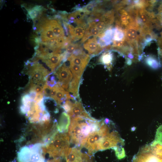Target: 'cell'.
Returning <instances> with one entry per match:
<instances>
[{
  "label": "cell",
  "instance_id": "1",
  "mask_svg": "<svg viewBox=\"0 0 162 162\" xmlns=\"http://www.w3.org/2000/svg\"><path fill=\"white\" fill-rule=\"evenodd\" d=\"M99 129L97 120L94 118L87 119L80 117L71 118L68 135L70 143L79 147L92 133Z\"/></svg>",
  "mask_w": 162,
  "mask_h": 162
},
{
  "label": "cell",
  "instance_id": "2",
  "mask_svg": "<svg viewBox=\"0 0 162 162\" xmlns=\"http://www.w3.org/2000/svg\"><path fill=\"white\" fill-rule=\"evenodd\" d=\"M70 142L68 134L58 132L51 142L46 146V152L51 157L65 156L70 148Z\"/></svg>",
  "mask_w": 162,
  "mask_h": 162
},
{
  "label": "cell",
  "instance_id": "3",
  "mask_svg": "<svg viewBox=\"0 0 162 162\" xmlns=\"http://www.w3.org/2000/svg\"><path fill=\"white\" fill-rule=\"evenodd\" d=\"M26 73L29 76V82L44 86L48 76L51 73L40 63L34 62L27 68Z\"/></svg>",
  "mask_w": 162,
  "mask_h": 162
},
{
  "label": "cell",
  "instance_id": "4",
  "mask_svg": "<svg viewBox=\"0 0 162 162\" xmlns=\"http://www.w3.org/2000/svg\"><path fill=\"white\" fill-rule=\"evenodd\" d=\"M124 141L117 131L113 130L107 136L100 139L98 144V151H104L117 146H123L124 144Z\"/></svg>",
  "mask_w": 162,
  "mask_h": 162
},
{
  "label": "cell",
  "instance_id": "5",
  "mask_svg": "<svg viewBox=\"0 0 162 162\" xmlns=\"http://www.w3.org/2000/svg\"><path fill=\"white\" fill-rule=\"evenodd\" d=\"M54 74L58 80L57 83L64 89H67L73 79L69 68L64 63L56 69Z\"/></svg>",
  "mask_w": 162,
  "mask_h": 162
},
{
  "label": "cell",
  "instance_id": "6",
  "mask_svg": "<svg viewBox=\"0 0 162 162\" xmlns=\"http://www.w3.org/2000/svg\"><path fill=\"white\" fill-rule=\"evenodd\" d=\"M102 137L98 130L92 133L86 138L84 145L80 147L85 148L90 152L94 154L98 151V144Z\"/></svg>",
  "mask_w": 162,
  "mask_h": 162
},
{
  "label": "cell",
  "instance_id": "7",
  "mask_svg": "<svg viewBox=\"0 0 162 162\" xmlns=\"http://www.w3.org/2000/svg\"><path fill=\"white\" fill-rule=\"evenodd\" d=\"M63 54L55 52L50 53L41 59L50 69L51 72L55 71L56 69L63 61Z\"/></svg>",
  "mask_w": 162,
  "mask_h": 162
},
{
  "label": "cell",
  "instance_id": "8",
  "mask_svg": "<svg viewBox=\"0 0 162 162\" xmlns=\"http://www.w3.org/2000/svg\"><path fill=\"white\" fill-rule=\"evenodd\" d=\"M68 114L71 118L80 117L87 119L93 118L86 110L80 101H76L73 103L71 111Z\"/></svg>",
  "mask_w": 162,
  "mask_h": 162
},
{
  "label": "cell",
  "instance_id": "9",
  "mask_svg": "<svg viewBox=\"0 0 162 162\" xmlns=\"http://www.w3.org/2000/svg\"><path fill=\"white\" fill-rule=\"evenodd\" d=\"M40 28L41 30V40L44 43H46L51 40L58 38L52 30L49 23V20L44 21Z\"/></svg>",
  "mask_w": 162,
  "mask_h": 162
},
{
  "label": "cell",
  "instance_id": "10",
  "mask_svg": "<svg viewBox=\"0 0 162 162\" xmlns=\"http://www.w3.org/2000/svg\"><path fill=\"white\" fill-rule=\"evenodd\" d=\"M83 47L90 54L96 55L99 53L103 50V48L99 45L96 38H89L84 43Z\"/></svg>",
  "mask_w": 162,
  "mask_h": 162
},
{
  "label": "cell",
  "instance_id": "11",
  "mask_svg": "<svg viewBox=\"0 0 162 162\" xmlns=\"http://www.w3.org/2000/svg\"><path fill=\"white\" fill-rule=\"evenodd\" d=\"M66 24L71 40L76 41L82 38L85 33L86 26H77L75 27L69 24L66 23Z\"/></svg>",
  "mask_w": 162,
  "mask_h": 162
},
{
  "label": "cell",
  "instance_id": "12",
  "mask_svg": "<svg viewBox=\"0 0 162 162\" xmlns=\"http://www.w3.org/2000/svg\"><path fill=\"white\" fill-rule=\"evenodd\" d=\"M70 116L65 112L61 114L57 124V128L60 133H64L67 132L70 124Z\"/></svg>",
  "mask_w": 162,
  "mask_h": 162
},
{
  "label": "cell",
  "instance_id": "13",
  "mask_svg": "<svg viewBox=\"0 0 162 162\" xmlns=\"http://www.w3.org/2000/svg\"><path fill=\"white\" fill-rule=\"evenodd\" d=\"M66 162H83L79 147L70 148L65 155Z\"/></svg>",
  "mask_w": 162,
  "mask_h": 162
},
{
  "label": "cell",
  "instance_id": "14",
  "mask_svg": "<svg viewBox=\"0 0 162 162\" xmlns=\"http://www.w3.org/2000/svg\"><path fill=\"white\" fill-rule=\"evenodd\" d=\"M138 25L135 22L127 27L125 30V36L127 41L130 43L136 41L138 38L137 32Z\"/></svg>",
  "mask_w": 162,
  "mask_h": 162
},
{
  "label": "cell",
  "instance_id": "15",
  "mask_svg": "<svg viewBox=\"0 0 162 162\" xmlns=\"http://www.w3.org/2000/svg\"><path fill=\"white\" fill-rule=\"evenodd\" d=\"M49 22L52 30L57 38H65L63 28L57 20L53 19L49 20Z\"/></svg>",
  "mask_w": 162,
  "mask_h": 162
},
{
  "label": "cell",
  "instance_id": "16",
  "mask_svg": "<svg viewBox=\"0 0 162 162\" xmlns=\"http://www.w3.org/2000/svg\"><path fill=\"white\" fill-rule=\"evenodd\" d=\"M80 78L73 77L70 82L68 91L71 93L75 98L78 97V90L80 82Z\"/></svg>",
  "mask_w": 162,
  "mask_h": 162
},
{
  "label": "cell",
  "instance_id": "17",
  "mask_svg": "<svg viewBox=\"0 0 162 162\" xmlns=\"http://www.w3.org/2000/svg\"><path fill=\"white\" fill-rule=\"evenodd\" d=\"M67 60L70 63L79 65L85 69L89 62L88 61L82 59L71 54L68 57Z\"/></svg>",
  "mask_w": 162,
  "mask_h": 162
},
{
  "label": "cell",
  "instance_id": "18",
  "mask_svg": "<svg viewBox=\"0 0 162 162\" xmlns=\"http://www.w3.org/2000/svg\"><path fill=\"white\" fill-rule=\"evenodd\" d=\"M112 60V54L110 52H104L100 58V62L106 66L109 69L111 68Z\"/></svg>",
  "mask_w": 162,
  "mask_h": 162
},
{
  "label": "cell",
  "instance_id": "19",
  "mask_svg": "<svg viewBox=\"0 0 162 162\" xmlns=\"http://www.w3.org/2000/svg\"><path fill=\"white\" fill-rule=\"evenodd\" d=\"M69 68L71 70L73 77L81 79L85 69L78 65L70 63Z\"/></svg>",
  "mask_w": 162,
  "mask_h": 162
},
{
  "label": "cell",
  "instance_id": "20",
  "mask_svg": "<svg viewBox=\"0 0 162 162\" xmlns=\"http://www.w3.org/2000/svg\"><path fill=\"white\" fill-rule=\"evenodd\" d=\"M42 10V8L40 6H36L33 7L32 9L28 10V13L31 18L32 20L37 18L40 14Z\"/></svg>",
  "mask_w": 162,
  "mask_h": 162
},
{
  "label": "cell",
  "instance_id": "21",
  "mask_svg": "<svg viewBox=\"0 0 162 162\" xmlns=\"http://www.w3.org/2000/svg\"><path fill=\"white\" fill-rule=\"evenodd\" d=\"M122 146H117L112 148L114 150L116 157L119 160L124 158L126 156L124 149Z\"/></svg>",
  "mask_w": 162,
  "mask_h": 162
},
{
  "label": "cell",
  "instance_id": "22",
  "mask_svg": "<svg viewBox=\"0 0 162 162\" xmlns=\"http://www.w3.org/2000/svg\"><path fill=\"white\" fill-rule=\"evenodd\" d=\"M124 34L121 29L117 28L115 30L112 38L114 40L124 41Z\"/></svg>",
  "mask_w": 162,
  "mask_h": 162
},
{
  "label": "cell",
  "instance_id": "23",
  "mask_svg": "<svg viewBox=\"0 0 162 162\" xmlns=\"http://www.w3.org/2000/svg\"><path fill=\"white\" fill-rule=\"evenodd\" d=\"M80 46L78 44H74L73 43L70 44L66 47V52L68 55H71Z\"/></svg>",
  "mask_w": 162,
  "mask_h": 162
},
{
  "label": "cell",
  "instance_id": "24",
  "mask_svg": "<svg viewBox=\"0 0 162 162\" xmlns=\"http://www.w3.org/2000/svg\"><path fill=\"white\" fill-rule=\"evenodd\" d=\"M154 140L162 145V124L157 130Z\"/></svg>",
  "mask_w": 162,
  "mask_h": 162
},
{
  "label": "cell",
  "instance_id": "25",
  "mask_svg": "<svg viewBox=\"0 0 162 162\" xmlns=\"http://www.w3.org/2000/svg\"><path fill=\"white\" fill-rule=\"evenodd\" d=\"M147 63L150 66L154 68H157L160 66L157 60L153 57L148 58L147 60Z\"/></svg>",
  "mask_w": 162,
  "mask_h": 162
},
{
  "label": "cell",
  "instance_id": "26",
  "mask_svg": "<svg viewBox=\"0 0 162 162\" xmlns=\"http://www.w3.org/2000/svg\"><path fill=\"white\" fill-rule=\"evenodd\" d=\"M73 103L69 100H67L61 106L65 112L68 114L71 111Z\"/></svg>",
  "mask_w": 162,
  "mask_h": 162
},
{
  "label": "cell",
  "instance_id": "27",
  "mask_svg": "<svg viewBox=\"0 0 162 162\" xmlns=\"http://www.w3.org/2000/svg\"><path fill=\"white\" fill-rule=\"evenodd\" d=\"M95 22L96 27L101 33L103 32L104 30L108 26L105 22L102 21H99Z\"/></svg>",
  "mask_w": 162,
  "mask_h": 162
},
{
  "label": "cell",
  "instance_id": "28",
  "mask_svg": "<svg viewBox=\"0 0 162 162\" xmlns=\"http://www.w3.org/2000/svg\"><path fill=\"white\" fill-rule=\"evenodd\" d=\"M44 96V94L43 93H37L34 101L39 103L43 100Z\"/></svg>",
  "mask_w": 162,
  "mask_h": 162
},
{
  "label": "cell",
  "instance_id": "29",
  "mask_svg": "<svg viewBox=\"0 0 162 162\" xmlns=\"http://www.w3.org/2000/svg\"><path fill=\"white\" fill-rule=\"evenodd\" d=\"M124 41L113 40L112 46L116 47H121L123 44Z\"/></svg>",
  "mask_w": 162,
  "mask_h": 162
},
{
  "label": "cell",
  "instance_id": "30",
  "mask_svg": "<svg viewBox=\"0 0 162 162\" xmlns=\"http://www.w3.org/2000/svg\"><path fill=\"white\" fill-rule=\"evenodd\" d=\"M159 52H160V55L162 56V50H159Z\"/></svg>",
  "mask_w": 162,
  "mask_h": 162
},
{
  "label": "cell",
  "instance_id": "31",
  "mask_svg": "<svg viewBox=\"0 0 162 162\" xmlns=\"http://www.w3.org/2000/svg\"><path fill=\"white\" fill-rule=\"evenodd\" d=\"M160 34L162 37V32L160 33Z\"/></svg>",
  "mask_w": 162,
  "mask_h": 162
}]
</instances>
